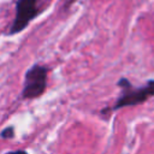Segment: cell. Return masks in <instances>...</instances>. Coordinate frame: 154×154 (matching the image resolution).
I'll list each match as a JSON object with an SVG mask.
<instances>
[{
    "mask_svg": "<svg viewBox=\"0 0 154 154\" xmlns=\"http://www.w3.org/2000/svg\"><path fill=\"white\" fill-rule=\"evenodd\" d=\"M117 84L120 88V95L117 99L116 103L111 108L102 109V113L109 111H117L123 107L137 106L146 102L152 96H154V79L148 81L146 84L141 87H134L128 78L122 77Z\"/></svg>",
    "mask_w": 154,
    "mask_h": 154,
    "instance_id": "6da1fadb",
    "label": "cell"
},
{
    "mask_svg": "<svg viewBox=\"0 0 154 154\" xmlns=\"http://www.w3.org/2000/svg\"><path fill=\"white\" fill-rule=\"evenodd\" d=\"M47 73L48 69L43 65H32L24 76V85L22 96L24 99L40 97L47 88Z\"/></svg>",
    "mask_w": 154,
    "mask_h": 154,
    "instance_id": "7a4b0ae2",
    "label": "cell"
},
{
    "mask_svg": "<svg viewBox=\"0 0 154 154\" xmlns=\"http://www.w3.org/2000/svg\"><path fill=\"white\" fill-rule=\"evenodd\" d=\"M38 1L40 0H17L16 16L8 31L10 35L23 31L29 23L40 14L41 11L38 8Z\"/></svg>",
    "mask_w": 154,
    "mask_h": 154,
    "instance_id": "3957f363",
    "label": "cell"
},
{
    "mask_svg": "<svg viewBox=\"0 0 154 154\" xmlns=\"http://www.w3.org/2000/svg\"><path fill=\"white\" fill-rule=\"evenodd\" d=\"M1 138H13L14 137V128L13 126H7L6 129H4L0 134Z\"/></svg>",
    "mask_w": 154,
    "mask_h": 154,
    "instance_id": "277c9868",
    "label": "cell"
},
{
    "mask_svg": "<svg viewBox=\"0 0 154 154\" xmlns=\"http://www.w3.org/2000/svg\"><path fill=\"white\" fill-rule=\"evenodd\" d=\"M6 154H28L25 150H14V152H8Z\"/></svg>",
    "mask_w": 154,
    "mask_h": 154,
    "instance_id": "5b68a950",
    "label": "cell"
}]
</instances>
